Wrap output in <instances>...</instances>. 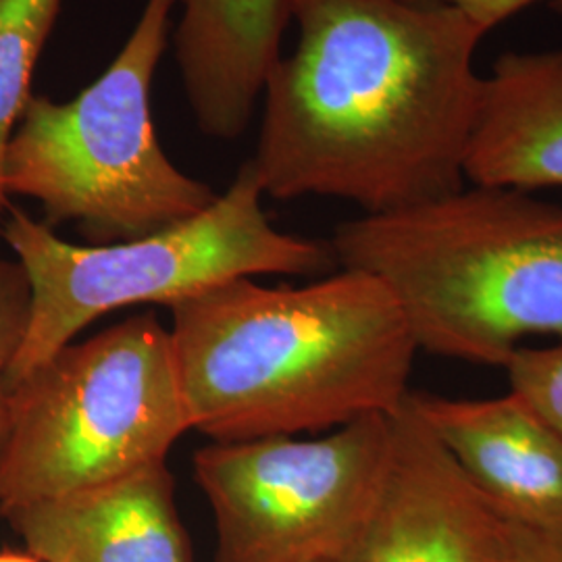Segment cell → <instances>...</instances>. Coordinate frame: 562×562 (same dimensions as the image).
<instances>
[{
    "label": "cell",
    "instance_id": "1",
    "mask_svg": "<svg viewBox=\"0 0 562 562\" xmlns=\"http://www.w3.org/2000/svg\"><path fill=\"white\" fill-rule=\"evenodd\" d=\"M292 20L299 46L267 76L248 159L265 196L382 215L467 186L485 27L431 0H292Z\"/></svg>",
    "mask_w": 562,
    "mask_h": 562
},
{
    "label": "cell",
    "instance_id": "2",
    "mask_svg": "<svg viewBox=\"0 0 562 562\" xmlns=\"http://www.w3.org/2000/svg\"><path fill=\"white\" fill-rule=\"evenodd\" d=\"M169 311L190 429L213 442L322 434L392 415L411 394L419 348L369 273L299 288L240 278Z\"/></svg>",
    "mask_w": 562,
    "mask_h": 562
},
{
    "label": "cell",
    "instance_id": "3",
    "mask_svg": "<svg viewBox=\"0 0 562 562\" xmlns=\"http://www.w3.org/2000/svg\"><path fill=\"white\" fill-rule=\"evenodd\" d=\"M329 246L392 292L419 352L504 369L527 338H562L561 202L464 186L344 222Z\"/></svg>",
    "mask_w": 562,
    "mask_h": 562
},
{
    "label": "cell",
    "instance_id": "4",
    "mask_svg": "<svg viewBox=\"0 0 562 562\" xmlns=\"http://www.w3.org/2000/svg\"><path fill=\"white\" fill-rule=\"evenodd\" d=\"M178 0H146L120 55L71 101L32 94L2 161L7 199L38 202L44 223H76L92 246L188 222L217 192L165 155L150 88Z\"/></svg>",
    "mask_w": 562,
    "mask_h": 562
},
{
    "label": "cell",
    "instance_id": "5",
    "mask_svg": "<svg viewBox=\"0 0 562 562\" xmlns=\"http://www.w3.org/2000/svg\"><path fill=\"white\" fill-rule=\"evenodd\" d=\"M262 190L244 162L206 211L138 240L80 246L9 206L2 240L30 285L20 350L7 373L13 390L104 315L138 304H165L225 281L255 276H315L338 262L329 241L278 232L262 211Z\"/></svg>",
    "mask_w": 562,
    "mask_h": 562
},
{
    "label": "cell",
    "instance_id": "6",
    "mask_svg": "<svg viewBox=\"0 0 562 562\" xmlns=\"http://www.w3.org/2000/svg\"><path fill=\"white\" fill-rule=\"evenodd\" d=\"M188 429L171 334L155 313L71 341L11 390L0 515L165 462Z\"/></svg>",
    "mask_w": 562,
    "mask_h": 562
},
{
    "label": "cell",
    "instance_id": "7",
    "mask_svg": "<svg viewBox=\"0 0 562 562\" xmlns=\"http://www.w3.org/2000/svg\"><path fill=\"white\" fill-rule=\"evenodd\" d=\"M392 442L390 415L322 438L213 442L194 475L217 525V562H334L378 496Z\"/></svg>",
    "mask_w": 562,
    "mask_h": 562
},
{
    "label": "cell",
    "instance_id": "8",
    "mask_svg": "<svg viewBox=\"0 0 562 562\" xmlns=\"http://www.w3.org/2000/svg\"><path fill=\"white\" fill-rule=\"evenodd\" d=\"M390 422L378 496L334 562H508V525L436 440L411 394Z\"/></svg>",
    "mask_w": 562,
    "mask_h": 562
},
{
    "label": "cell",
    "instance_id": "9",
    "mask_svg": "<svg viewBox=\"0 0 562 562\" xmlns=\"http://www.w3.org/2000/svg\"><path fill=\"white\" fill-rule=\"evenodd\" d=\"M411 401L464 477L506 522L562 531V436L508 392L496 398Z\"/></svg>",
    "mask_w": 562,
    "mask_h": 562
},
{
    "label": "cell",
    "instance_id": "10",
    "mask_svg": "<svg viewBox=\"0 0 562 562\" xmlns=\"http://www.w3.org/2000/svg\"><path fill=\"white\" fill-rule=\"evenodd\" d=\"M2 517L44 562H194L165 462Z\"/></svg>",
    "mask_w": 562,
    "mask_h": 562
},
{
    "label": "cell",
    "instance_id": "11",
    "mask_svg": "<svg viewBox=\"0 0 562 562\" xmlns=\"http://www.w3.org/2000/svg\"><path fill=\"white\" fill-rule=\"evenodd\" d=\"M173 53L194 121L204 136L236 140L255 115L292 0H178Z\"/></svg>",
    "mask_w": 562,
    "mask_h": 562
},
{
    "label": "cell",
    "instance_id": "12",
    "mask_svg": "<svg viewBox=\"0 0 562 562\" xmlns=\"http://www.w3.org/2000/svg\"><path fill=\"white\" fill-rule=\"evenodd\" d=\"M464 180L536 192L562 188V46L506 50L482 78Z\"/></svg>",
    "mask_w": 562,
    "mask_h": 562
},
{
    "label": "cell",
    "instance_id": "13",
    "mask_svg": "<svg viewBox=\"0 0 562 562\" xmlns=\"http://www.w3.org/2000/svg\"><path fill=\"white\" fill-rule=\"evenodd\" d=\"M60 4L63 0H0V220L9 209L2 188L7 144L32 99V76Z\"/></svg>",
    "mask_w": 562,
    "mask_h": 562
},
{
    "label": "cell",
    "instance_id": "14",
    "mask_svg": "<svg viewBox=\"0 0 562 562\" xmlns=\"http://www.w3.org/2000/svg\"><path fill=\"white\" fill-rule=\"evenodd\" d=\"M510 392L527 402L562 436V341L542 348H519L504 364Z\"/></svg>",
    "mask_w": 562,
    "mask_h": 562
},
{
    "label": "cell",
    "instance_id": "15",
    "mask_svg": "<svg viewBox=\"0 0 562 562\" xmlns=\"http://www.w3.org/2000/svg\"><path fill=\"white\" fill-rule=\"evenodd\" d=\"M30 311V285L18 261L0 257V457L9 436L11 390L7 373L20 350Z\"/></svg>",
    "mask_w": 562,
    "mask_h": 562
},
{
    "label": "cell",
    "instance_id": "16",
    "mask_svg": "<svg viewBox=\"0 0 562 562\" xmlns=\"http://www.w3.org/2000/svg\"><path fill=\"white\" fill-rule=\"evenodd\" d=\"M508 525V562H562V531Z\"/></svg>",
    "mask_w": 562,
    "mask_h": 562
},
{
    "label": "cell",
    "instance_id": "17",
    "mask_svg": "<svg viewBox=\"0 0 562 562\" xmlns=\"http://www.w3.org/2000/svg\"><path fill=\"white\" fill-rule=\"evenodd\" d=\"M431 2H443L461 9L487 32H492L503 21L519 15L522 9L538 2H548L557 13H562V0H431Z\"/></svg>",
    "mask_w": 562,
    "mask_h": 562
},
{
    "label": "cell",
    "instance_id": "18",
    "mask_svg": "<svg viewBox=\"0 0 562 562\" xmlns=\"http://www.w3.org/2000/svg\"><path fill=\"white\" fill-rule=\"evenodd\" d=\"M0 562H44L30 550H0Z\"/></svg>",
    "mask_w": 562,
    "mask_h": 562
},
{
    "label": "cell",
    "instance_id": "19",
    "mask_svg": "<svg viewBox=\"0 0 562 562\" xmlns=\"http://www.w3.org/2000/svg\"><path fill=\"white\" fill-rule=\"evenodd\" d=\"M323 562V561H322Z\"/></svg>",
    "mask_w": 562,
    "mask_h": 562
}]
</instances>
